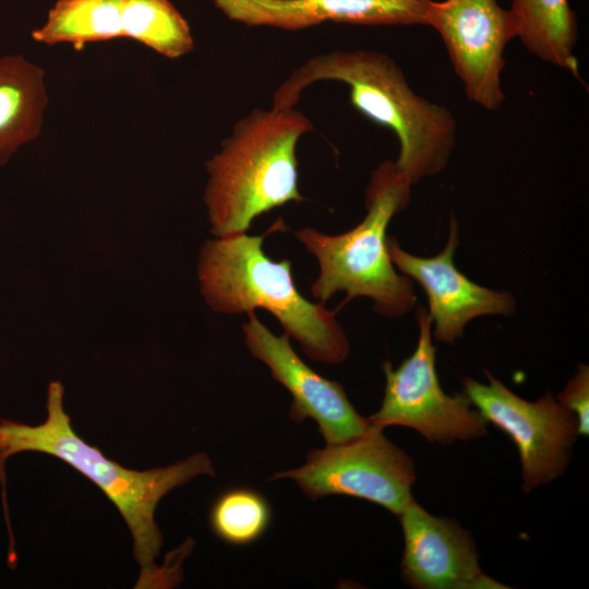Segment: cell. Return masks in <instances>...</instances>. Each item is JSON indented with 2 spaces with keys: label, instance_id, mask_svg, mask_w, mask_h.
<instances>
[{
  "label": "cell",
  "instance_id": "obj_2",
  "mask_svg": "<svg viewBox=\"0 0 589 589\" xmlns=\"http://www.w3.org/2000/svg\"><path fill=\"white\" fill-rule=\"evenodd\" d=\"M325 80L348 85L351 105L394 132L399 143L395 163L411 184L446 167L457 139L453 113L414 93L400 67L383 52L335 50L308 59L274 92L273 108L294 107L304 88Z\"/></svg>",
  "mask_w": 589,
  "mask_h": 589
},
{
  "label": "cell",
  "instance_id": "obj_13",
  "mask_svg": "<svg viewBox=\"0 0 589 589\" xmlns=\"http://www.w3.org/2000/svg\"><path fill=\"white\" fill-rule=\"evenodd\" d=\"M229 20L300 31L325 22L428 25L432 0H214Z\"/></svg>",
  "mask_w": 589,
  "mask_h": 589
},
{
  "label": "cell",
  "instance_id": "obj_10",
  "mask_svg": "<svg viewBox=\"0 0 589 589\" xmlns=\"http://www.w3.org/2000/svg\"><path fill=\"white\" fill-rule=\"evenodd\" d=\"M242 329L251 354L291 394L294 422L313 419L327 445L350 441L370 429L371 422L356 411L344 387L305 364L286 334L272 333L255 312L248 313Z\"/></svg>",
  "mask_w": 589,
  "mask_h": 589
},
{
  "label": "cell",
  "instance_id": "obj_18",
  "mask_svg": "<svg viewBox=\"0 0 589 589\" xmlns=\"http://www.w3.org/2000/svg\"><path fill=\"white\" fill-rule=\"evenodd\" d=\"M271 516V506L261 493L249 488H232L213 504L209 522L223 541L244 545L262 537Z\"/></svg>",
  "mask_w": 589,
  "mask_h": 589
},
{
  "label": "cell",
  "instance_id": "obj_17",
  "mask_svg": "<svg viewBox=\"0 0 589 589\" xmlns=\"http://www.w3.org/2000/svg\"><path fill=\"white\" fill-rule=\"evenodd\" d=\"M121 21L123 38L166 58L183 57L194 48L189 24L169 0H123Z\"/></svg>",
  "mask_w": 589,
  "mask_h": 589
},
{
  "label": "cell",
  "instance_id": "obj_12",
  "mask_svg": "<svg viewBox=\"0 0 589 589\" xmlns=\"http://www.w3.org/2000/svg\"><path fill=\"white\" fill-rule=\"evenodd\" d=\"M405 550L401 575L418 589H496L480 568L471 534L453 519L435 517L413 498L398 515Z\"/></svg>",
  "mask_w": 589,
  "mask_h": 589
},
{
  "label": "cell",
  "instance_id": "obj_5",
  "mask_svg": "<svg viewBox=\"0 0 589 589\" xmlns=\"http://www.w3.org/2000/svg\"><path fill=\"white\" fill-rule=\"evenodd\" d=\"M411 185L395 161H383L371 175L366 215L361 223L339 235L310 227L294 232L318 263L320 273L310 289L315 299L325 303L337 291H345L340 308L366 297L373 300V309L387 317H400L412 310L417 300L412 281L395 271L386 236L390 219L407 207Z\"/></svg>",
  "mask_w": 589,
  "mask_h": 589
},
{
  "label": "cell",
  "instance_id": "obj_4",
  "mask_svg": "<svg viewBox=\"0 0 589 589\" xmlns=\"http://www.w3.org/2000/svg\"><path fill=\"white\" fill-rule=\"evenodd\" d=\"M312 130L311 120L294 107L254 109L235 123L206 163L204 203L215 238L244 233L262 214L304 201L297 145Z\"/></svg>",
  "mask_w": 589,
  "mask_h": 589
},
{
  "label": "cell",
  "instance_id": "obj_1",
  "mask_svg": "<svg viewBox=\"0 0 589 589\" xmlns=\"http://www.w3.org/2000/svg\"><path fill=\"white\" fill-rule=\"evenodd\" d=\"M63 386L59 381L47 390V419L39 425L0 420V479L4 461L21 452H39L67 462L92 482L115 504L133 537L134 558L140 565L136 588L164 587L163 569L156 564L164 539L155 521L158 502L171 490L200 474L214 476L211 458L194 454L173 465L137 471L122 467L83 441L71 426L63 408Z\"/></svg>",
  "mask_w": 589,
  "mask_h": 589
},
{
  "label": "cell",
  "instance_id": "obj_11",
  "mask_svg": "<svg viewBox=\"0 0 589 589\" xmlns=\"http://www.w3.org/2000/svg\"><path fill=\"white\" fill-rule=\"evenodd\" d=\"M390 260L401 273L418 281L429 300V315L438 341L454 344L465 326L479 316L508 315L516 301L505 291L493 290L470 280L454 263L458 245V226L450 219L445 248L435 256L421 257L406 252L394 237H388Z\"/></svg>",
  "mask_w": 589,
  "mask_h": 589
},
{
  "label": "cell",
  "instance_id": "obj_8",
  "mask_svg": "<svg viewBox=\"0 0 589 589\" xmlns=\"http://www.w3.org/2000/svg\"><path fill=\"white\" fill-rule=\"evenodd\" d=\"M488 383L464 380L462 393L472 406L507 434L518 448L525 492L558 478L567 468L577 440L575 414L546 393L537 401L522 399L485 371Z\"/></svg>",
  "mask_w": 589,
  "mask_h": 589
},
{
  "label": "cell",
  "instance_id": "obj_6",
  "mask_svg": "<svg viewBox=\"0 0 589 589\" xmlns=\"http://www.w3.org/2000/svg\"><path fill=\"white\" fill-rule=\"evenodd\" d=\"M281 479L293 480L311 500L348 495L398 516L413 498L416 472L411 457L372 424L358 437L309 452L301 467L271 478Z\"/></svg>",
  "mask_w": 589,
  "mask_h": 589
},
{
  "label": "cell",
  "instance_id": "obj_9",
  "mask_svg": "<svg viewBox=\"0 0 589 589\" xmlns=\"http://www.w3.org/2000/svg\"><path fill=\"white\" fill-rule=\"evenodd\" d=\"M428 25L441 35L468 99L486 110L498 109L505 99L504 51L516 37L510 11L496 0L432 1Z\"/></svg>",
  "mask_w": 589,
  "mask_h": 589
},
{
  "label": "cell",
  "instance_id": "obj_20",
  "mask_svg": "<svg viewBox=\"0 0 589 589\" xmlns=\"http://www.w3.org/2000/svg\"><path fill=\"white\" fill-rule=\"evenodd\" d=\"M2 446V436H1V433H0V448Z\"/></svg>",
  "mask_w": 589,
  "mask_h": 589
},
{
  "label": "cell",
  "instance_id": "obj_15",
  "mask_svg": "<svg viewBox=\"0 0 589 589\" xmlns=\"http://www.w3.org/2000/svg\"><path fill=\"white\" fill-rule=\"evenodd\" d=\"M509 11L516 37L530 53L580 80L579 62L574 53L577 19L568 0H513Z\"/></svg>",
  "mask_w": 589,
  "mask_h": 589
},
{
  "label": "cell",
  "instance_id": "obj_7",
  "mask_svg": "<svg viewBox=\"0 0 589 589\" xmlns=\"http://www.w3.org/2000/svg\"><path fill=\"white\" fill-rule=\"evenodd\" d=\"M419 336L413 353L396 369L383 363L384 397L380 409L369 417L371 424L401 425L443 445L484 436L486 420L466 395H447L435 369L432 321L423 309L417 313Z\"/></svg>",
  "mask_w": 589,
  "mask_h": 589
},
{
  "label": "cell",
  "instance_id": "obj_3",
  "mask_svg": "<svg viewBox=\"0 0 589 589\" xmlns=\"http://www.w3.org/2000/svg\"><path fill=\"white\" fill-rule=\"evenodd\" d=\"M287 230L278 218L262 235L247 232L207 240L197 261V279L207 305L217 313L242 314L263 309L280 323L312 360L339 364L349 354V341L337 321L339 308L305 299L291 274V261H274L263 250L264 239Z\"/></svg>",
  "mask_w": 589,
  "mask_h": 589
},
{
  "label": "cell",
  "instance_id": "obj_14",
  "mask_svg": "<svg viewBox=\"0 0 589 589\" xmlns=\"http://www.w3.org/2000/svg\"><path fill=\"white\" fill-rule=\"evenodd\" d=\"M47 105L45 71L22 56L0 57V166L39 135Z\"/></svg>",
  "mask_w": 589,
  "mask_h": 589
},
{
  "label": "cell",
  "instance_id": "obj_19",
  "mask_svg": "<svg viewBox=\"0 0 589 589\" xmlns=\"http://www.w3.org/2000/svg\"><path fill=\"white\" fill-rule=\"evenodd\" d=\"M556 399L568 408L578 422V433L589 434V368L579 364L576 374L568 381Z\"/></svg>",
  "mask_w": 589,
  "mask_h": 589
},
{
  "label": "cell",
  "instance_id": "obj_16",
  "mask_svg": "<svg viewBox=\"0 0 589 589\" xmlns=\"http://www.w3.org/2000/svg\"><path fill=\"white\" fill-rule=\"evenodd\" d=\"M122 7L123 0H58L32 37L48 46L68 43L75 49L123 38Z\"/></svg>",
  "mask_w": 589,
  "mask_h": 589
}]
</instances>
